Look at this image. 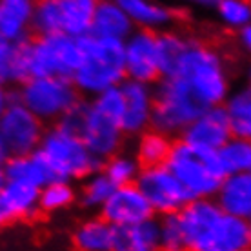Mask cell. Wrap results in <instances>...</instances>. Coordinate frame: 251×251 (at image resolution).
<instances>
[{
	"mask_svg": "<svg viewBox=\"0 0 251 251\" xmlns=\"http://www.w3.org/2000/svg\"><path fill=\"white\" fill-rule=\"evenodd\" d=\"M166 76L176 78L206 109L220 106L233 89L231 68L224 51L189 35L180 57Z\"/></svg>",
	"mask_w": 251,
	"mask_h": 251,
	"instance_id": "1",
	"label": "cell"
},
{
	"mask_svg": "<svg viewBox=\"0 0 251 251\" xmlns=\"http://www.w3.org/2000/svg\"><path fill=\"white\" fill-rule=\"evenodd\" d=\"M80 40V58L71 82L80 97H95L126 80L122 42L86 35Z\"/></svg>",
	"mask_w": 251,
	"mask_h": 251,
	"instance_id": "2",
	"label": "cell"
},
{
	"mask_svg": "<svg viewBox=\"0 0 251 251\" xmlns=\"http://www.w3.org/2000/svg\"><path fill=\"white\" fill-rule=\"evenodd\" d=\"M37 153L50 168L53 178L68 182L82 180L102 166L86 148L82 138L62 122L46 129Z\"/></svg>",
	"mask_w": 251,
	"mask_h": 251,
	"instance_id": "3",
	"label": "cell"
},
{
	"mask_svg": "<svg viewBox=\"0 0 251 251\" xmlns=\"http://www.w3.org/2000/svg\"><path fill=\"white\" fill-rule=\"evenodd\" d=\"M164 166L180 182L191 201L213 199L224 178L215 151L199 150L182 140H173Z\"/></svg>",
	"mask_w": 251,
	"mask_h": 251,
	"instance_id": "4",
	"label": "cell"
},
{
	"mask_svg": "<svg viewBox=\"0 0 251 251\" xmlns=\"http://www.w3.org/2000/svg\"><path fill=\"white\" fill-rule=\"evenodd\" d=\"M13 99L27 107L42 124H57L82 102L71 78L62 76H29L20 82Z\"/></svg>",
	"mask_w": 251,
	"mask_h": 251,
	"instance_id": "5",
	"label": "cell"
},
{
	"mask_svg": "<svg viewBox=\"0 0 251 251\" xmlns=\"http://www.w3.org/2000/svg\"><path fill=\"white\" fill-rule=\"evenodd\" d=\"M24 68L29 76L71 78L80 58V40L66 35H37L22 44Z\"/></svg>",
	"mask_w": 251,
	"mask_h": 251,
	"instance_id": "6",
	"label": "cell"
},
{
	"mask_svg": "<svg viewBox=\"0 0 251 251\" xmlns=\"http://www.w3.org/2000/svg\"><path fill=\"white\" fill-rule=\"evenodd\" d=\"M206 107L180 82L173 76H162L153 88V117L151 127L157 131L175 137L193 122Z\"/></svg>",
	"mask_w": 251,
	"mask_h": 251,
	"instance_id": "7",
	"label": "cell"
},
{
	"mask_svg": "<svg viewBox=\"0 0 251 251\" xmlns=\"http://www.w3.org/2000/svg\"><path fill=\"white\" fill-rule=\"evenodd\" d=\"M60 122L71 127L82 138L86 148L100 164L122 151L126 137L119 122L97 109L89 100L80 102Z\"/></svg>",
	"mask_w": 251,
	"mask_h": 251,
	"instance_id": "8",
	"label": "cell"
},
{
	"mask_svg": "<svg viewBox=\"0 0 251 251\" xmlns=\"http://www.w3.org/2000/svg\"><path fill=\"white\" fill-rule=\"evenodd\" d=\"M97 0H35L33 29L38 35L84 38L91 31Z\"/></svg>",
	"mask_w": 251,
	"mask_h": 251,
	"instance_id": "9",
	"label": "cell"
},
{
	"mask_svg": "<svg viewBox=\"0 0 251 251\" xmlns=\"http://www.w3.org/2000/svg\"><path fill=\"white\" fill-rule=\"evenodd\" d=\"M178 222L182 227L186 250L188 251H211L219 233L224 213L215 204L213 199L189 201L178 211Z\"/></svg>",
	"mask_w": 251,
	"mask_h": 251,
	"instance_id": "10",
	"label": "cell"
},
{
	"mask_svg": "<svg viewBox=\"0 0 251 251\" xmlns=\"http://www.w3.org/2000/svg\"><path fill=\"white\" fill-rule=\"evenodd\" d=\"M137 188L150 204L153 215L178 213L191 199L166 166L142 168L137 176Z\"/></svg>",
	"mask_w": 251,
	"mask_h": 251,
	"instance_id": "11",
	"label": "cell"
},
{
	"mask_svg": "<svg viewBox=\"0 0 251 251\" xmlns=\"http://www.w3.org/2000/svg\"><path fill=\"white\" fill-rule=\"evenodd\" d=\"M44 131V124L17 99H11L9 106L0 115V135L11 157L35 153Z\"/></svg>",
	"mask_w": 251,
	"mask_h": 251,
	"instance_id": "12",
	"label": "cell"
},
{
	"mask_svg": "<svg viewBox=\"0 0 251 251\" xmlns=\"http://www.w3.org/2000/svg\"><path fill=\"white\" fill-rule=\"evenodd\" d=\"M124 50L126 78L142 84H157L160 80V58H158V33L133 29L122 42Z\"/></svg>",
	"mask_w": 251,
	"mask_h": 251,
	"instance_id": "13",
	"label": "cell"
},
{
	"mask_svg": "<svg viewBox=\"0 0 251 251\" xmlns=\"http://www.w3.org/2000/svg\"><path fill=\"white\" fill-rule=\"evenodd\" d=\"M119 89L122 95L120 129L124 137H138L151 127L153 86L126 78L120 82Z\"/></svg>",
	"mask_w": 251,
	"mask_h": 251,
	"instance_id": "14",
	"label": "cell"
},
{
	"mask_svg": "<svg viewBox=\"0 0 251 251\" xmlns=\"http://www.w3.org/2000/svg\"><path fill=\"white\" fill-rule=\"evenodd\" d=\"M99 211L102 219L113 227L135 226L138 222L155 217L137 184L117 186Z\"/></svg>",
	"mask_w": 251,
	"mask_h": 251,
	"instance_id": "15",
	"label": "cell"
},
{
	"mask_svg": "<svg viewBox=\"0 0 251 251\" xmlns=\"http://www.w3.org/2000/svg\"><path fill=\"white\" fill-rule=\"evenodd\" d=\"M231 129L220 106L204 109L180 135L186 144L206 151H217L231 138Z\"/></svg>",
	"mask_w": 251,
	"mask_h": 251,
	"instance_id": "16",
	"label": "cell"
},
{
	"mask_svg": "<svg viewBox=\"0 0 251 251\" xmlns=\"http://www.w3.org/2000/svg\"><path fill=\"white\" fill-rule=\"evenodd\" d=\"M135 29L162 33L175 29L178 11L164 0H117Z\"/></svg>",
	"mask_w": 251,
	"mask_h": 251,
	"instance_id": "17",
	"label": "cell"
},
{
	"mask_svg": "<svg viewBox=\"0 0 251 251\" xmlns=\"http://www.w3.org/2000/svg\"><path fill=\"white\" fill-rule=\"evenodd\" d=\"M40 213L38 189L6 180L0 188V229L35 219Z\"/></svg>",
	"mask_w": 251,
	"mask_h": 251,
	"instance_id": "18",
	"label": "cell"
},
{
	"mask_svg": "<svg viewBox=\"0 0 251 251\" xmlns=\"http://www.w3.org/2000/svg\"><path fill=\"white\" fill-rule=\"evenodd\" d=\"M220 211L231 217L251 219V173L226 175L213 197Z\"/></svg>",
	"mask_w": 251,
	"mask_h": 251,
	"instance_id": "19",
	"label": "cell"
},
{
	"mask_svg": "<svg viewBox=\"0 0 251 251\" xmlns=\"http://www.w3.org/2000/svg\"><path fill=\"white\" fill-rule=\"evenodd\" d=\"M35 0H0V37L24 44L33 31Z\"/></svg>",
	"mask_w": 251,
	"mask_h": 251,
	"instance_id": "20",
	"label": "cell"
},
{
	"mask_svg": "<svg viewBox=\"0 0 251 251\" xmlns=\"http://www.w3.org/2000/svg\"><path fill=\"white\" fill-rule=\"evenodd\" d=\"M131 20L127 19L124 9L117 4V0H100L97 2L91 22L89 35L99 38H109L117 42H124L133 33Z\"/></svg>",
	"mask_w": 251,
	"mask_h": 251,
	"instance_id": "21",
	"label": "cell"
},
{
	"mask_svg": "<svg viewBox=\"0 0 251 251\" xmlns=\"http://www.w3.org/2000/svg\"><path fill=\"white\" fill-rule=\"evenodd\" d=\"M4 171V180L9 182H19L31 186V188L40 189L42 186L53 180L50 168L40 158L37 151L35 153H27V155H13L6 160L2 166Z\"/></svg>",
	"mask_w": 251,
	"mask_h": 251,
	"instance_id": "22",
	"label": "cell"
},
{
	"mask_svg": "<svg viewBox=\"0 0 251 251\" xmlns=\"http://www.w3.org/2000/svg\"><path fill=\"white\" fill-rule=\"evenodd\" d=\"M115 227L99 217H89L78 222L71 233L75 251H113Z\"/></svg>",
	"mask_w": 251,
	"mask_h": 251,
	"instance_id": "23",
	"label": "cell"
},
{
	"mask_svg": "<svg viewBox=\"0 0 251 251\" xmlns=\"http://www.w3.org/2000/svg\"><path fill=\"white\" fill-rule=\"evenodd\" d=\"M113 251H160L158 219L151 217L135 226L115 227Z\"/></svg>",
	"mask_w": 251,
	"mask_h": 251,
	"instance_id": "24",
	"label": "cell"
},
{
	"mask_svg": "<svg viewBox=\"0 0 251 251\" xmlns=\"http://www.w3.org/2000/svg\"><path fill=\"white\" fill-rule=\"evenodd\" d=\"M227 119L233 137H251V88L240 86L231 89L224 102L220 104Z\"/></svg>",
	"mask_w": 251,
	"mask_h": 251,
	"instance_id": "25",
	"label": "cell"
},
{
	"mask_svg": "<svg viewBox=\"0 0 251 251\" xmlns=\"http://www.w3.org/2000/svg\"><path fill=\"white\" fill-rule=\"evenodd\" d=\"M171 146H173V138L150 127L148 131L137 137V146L133 155L138 160L140 168L162 166L170 155Z\"/></svg>",
	"mask_w": 251,
	"mask_h": 251,
	"instance_id": "26",
	"label": "cell"
},
{
	"mask_svg": "<svg viewBox=\"0 0 251 251\" xmlns=\"http://www.w3.org/2000/svg\"><path fill=\"white\" fill-rule=\"evenodd\" d=\"M224 176L237 173H250L251 170V142L250 138L231 137L220 150L215 151Z\"/></svg>",
	"mask_w": 251,
	"mask_h": 251,
	"instance_id": "27",
	"label": "cell"
},
{
	"mask_svg": "<svg viewBox=\"0 0 251 251\" xmlns=\"http://www.w3.org/2000/svg\"><path fill=\"white\" fill-rule=\"evenodd\" d=\"M76 202V188L73 182L53 178L38 189V207L40 213H62Z\"/></svg>",
	"mask_w": 251,
	"mask_h": 251,
	"instance_id": "28",
	"label": "cell"
},
{
	"mask_svg": "<svg viewBox=\"0 0 251 251\" xmlns=\"http://www.w3.org/2000/svg\"><path fill=\"white\" fill-rule=\"evenodd\" d=\"M80 182V188L76 189V202L88 211H99L115 189L111 180L100 170L93 171Z\"/></svg>",
	"mask_w": 251,
	"mask_h": 251,
	"instance_id": "29",
	"label": "cell"
},
{
	"mask_svg": "<svg viewBox=\"0 0 251 251\" xmlns=\"http://www.w3.org/2000/svg\"><path fill=\"white\" fill-rule=\"evenodd\" d=\"M209 7L213 9L219 24L227 31L237 33L251 22L250 0H213Z\"/></svg>",
	"mask_w": 251,
	"mask_h": 251,
	"instance_id": "30",
	"label": "cell"
},
{
	"mask_svg": "<svg viewBox=\"0 0 251 251\" xmlns=\"http://www.w3.org/2000/svg\"><path fill=\"white\" fill-rule=\"evenodd\" d=\"M140 164L135 158L133 153L127 151H119L113 157L104 160L100 166V171L111 180L115 188L117 186H126V184H135L137 176L140 173Z\"/></svg>",
	"mask_w": 251,
	"mask_h": 251,
	"instance_id": "31",
	"label": "cell"
},
{
	"mask_svg": "<svg viewBox=\"0 0 251 251\" xmlns=\"http://www.w3.org/2000/svg\"><path fill=\"white\" fill-rule=\"evenodd\" d=\"M27 78L22 58V44H13L0 37V82L20 84Z\"/></svg>",
	"mask_w": 251,
	"mask_h": 251,
	"instance_id": "32",
	"label": "cell"
},
{
	"mask_svg": "<svg viewBox=\"0 0 251 251\" xmlns=\"http://www.w3.org/2000/svg\"><path fill=\"white\" fill-rule=\"evenodd\" d=\"M158 244L160 251H188L178 215H164L158 219Z\"/></svg>",
	"mask_w": 251,
	"mask_h": 251,
	"instance_id": "33",
	"label": "cell"
},
{
	"mask_svg": "<svg viewBox=\"0 0 251 251\" xmlns=\"http://www.w3.org/2000/svg\"><path fill=\"white\" fill-rule=\"evenodd\" d=\"M235 38H237V46L248 53L251 50V25H246V27L239 29L235 33Z\"/></svg>",
	"mask_w": 251,
	"mask_h": 251,
	"instance_id": "34",
	"label": "cell"
},
{
	"mask_svg": "<svg viewBox=\"0 0 251 251\" xmlns=\"http://www.w3.org/2000/svg\"><path fill=\"white\" fill-rule=\"evenodd\" d=\"M11 99H13L11 91L7 89V86L4 84V82H0V115L4 113V109L9 106Z\"/></svg>",
	"mask_w": 251,
	"mask_h": 251,
	"instance_id": "35",
	"label": "cell"
},
{
	"mask_svg": "<svg viewBox=\"0 0 251 251\" xmlns=\"http://www.w3.org/2000/svg\"><path fill=\"white\" fill-rule=\"evenodd\" d=\"M9 157H11V153H9L6 142H4V138H2V135H0V166H4Z\"/></svg>",
	"mask_w": 251,
	"mask_h": 251,
	"instance_id": "36",
	"label": "cell"
},
{
	"mask_svg": "<svg viewBox=\"0 0 251 251\" xmlns=\"http://www.w3.org/2000/svg\"><path fill=\"white\" fill-rule=\"evenodd\" d=\"M182 4H188V6H201V7H207L213 4V0H178Z\"/></svg>",
	"mask_w": 251,
	"mask_h": 251,
	"instance_id": "37",
	"label": "cell"
},
{
	"mask_svg": "<svg viewBox=\"0 0 251 251\" xmlns=\"http://www.w3.org/2000/svg\"><path fill=\"white\" fill-rule=\"evenodd\" d=\"M4 182H6V180H4V171H2V166H0V188L4 186Z\"/></svg>",
	"mask_w": 251,
	"mask_h": 251,
	"instance_id": "38",
	"label": "cell"
},
{
	"mask_svg": "<svg viewBox=\"0 0 251 251\" xmlns=\"http://www.w3.org/2000/svg\"><path fill=\"white\" fill-rule=\"evenodd\" d=\"M211 251H220V250H211Z\"/></svg>",
	"mask_w": 251,
	"mask_h": 251,
	"instance_id": "39",
	"label": "cell"
},
{
	"mask_svg": "<svg viewBox=\"0 0 251 251\" xmlns=\"http://www.w3.org/2000/svg\"><path fill=\"white\" fill-rule=\"evenodd\" d=\"M97 2H100V0H97Z\"/></svg>",
	"mask_w": 251,
	"mask_h": 251,
	"instance_id": "40",
	"label": "cell"
}]
</instances>
